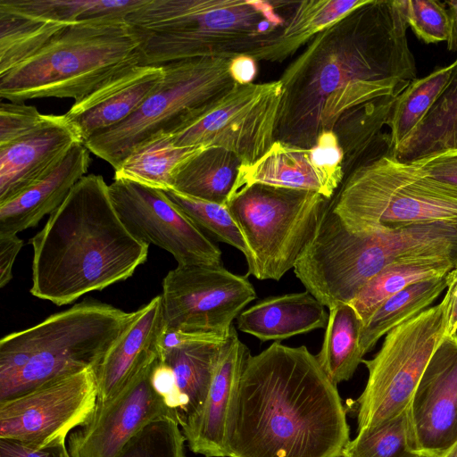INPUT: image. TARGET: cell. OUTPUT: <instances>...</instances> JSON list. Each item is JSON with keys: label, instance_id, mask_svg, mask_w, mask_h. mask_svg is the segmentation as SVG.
I'll return each mask as SVG.
<instances>
[{"label": "cell", "instance_id": "5", "mask_svg": "<svg viewBox=\"0 0 457 457\" xmlns=\"http://www.w3.org/2000/svg\"><path fill=\"white\" fill-rule=\"evenodd\" d=\"M134 315L135 312L84 300L2 337L0 402L61 377L96 370Z\"/></svg>", "mask_w": 457, "mask_h": 457}, {"label": "cell", "instance_id": "40", "mask_svg": "<svg viewBox=\"0 0 457 457\" xmlns=\"http://www.w3.org/2000/svg\"><path fill=\"white\" fill-rule=\"evenodd\" d=\"M0 457H71V454L66 438H59L45 445L0 438Z\"/></svg>", "mask_w": 457, "mask_h": 457}, {"label": "cell", "instance_id": "33", "mask_svg": "<svg viewBox=\"0 0 457 457\" xmlns=\"http://www.w3.org/2000/svg\"><path fill=\"white\" fill-rule=\"evenodd\" d=\"M147 0H0L5 5L40 19L72 24L100 18H124Z\"/></svg>", "mask_w": 457, "mask_h": 457}, {"label": "cell", "instance_id": "42", "mask_svg": "<svg viewBox=\"0 0 457 457\" xmlns=\"http://www.w3.org/2000/svg\"><path fill=\"white\" fill-rule=\"evenodd\" d=\"M23 241L15 234H0V287L12 278L14 261L22 248Z\"/></svg>", "mask_w": 457, "mask_h": 457}, {"label": "cell", "instance_id": "8", "mask_svg": "<svg viewBox=\"0 0 457 457\" xmlns=\"http://www.w3.org/2000/svg\"><path fill=\"white\" fill-rule=\"evenodd\" d=\"M230 59L195 58L162 65L163 78L127 120L100 132L84 145L116 170L145 140L172 135L236 83L228 72Z\"/></svg>", "mask_w": 457, "mask_h": 457}, {"label": "cell", "instance_id": "21", "mask_svg": "<svg viewBox=\"0 0 457 457\" xmlns=\"http://www.w3.org/2000/svg\"><path fill=\"white\" fill-rule=\"evenodd\" d=\"M166 332L161 295L135 311L134 318L95 370L96 405L112 399L136 372L161 358Z\"/></svg>", "mask_w": 457, "mask_h": 457}, {"label": "cell", "instance_id": "31", "mask_svg": "<svg viewBox=\"0 0 457 457\" xmlns=\"http://www.w3.org/2000/svg\"><path fill=\"white\" fill-rule=\"evenodd\" d=\"M457 68L451 64L413 80L396 98L388 124L389 151H395L416 129L442 95Z\"/></svg>", "mask_w": 457, "mask_h": 457}, {"label": "cell", "instance_id": "17", "mask_svg": "<svg viewBox=\"0 0 457 457\" xmlns=\"http://www.w3.org/2000/svg\"><path fill=\"white\" fill-rule=\"evenodd\" d=\"M250 354L233 326L222 346L204 403L181 428L193 453L205 457H228L230 421L239 380Z\"/></svg>", "mask_w": 457, "mask_h": 457}, {"label": "cell", "instance_id": "29", "mask_svg": "<svg viewBox=\"0 0 457 457\" xmlns=\"http://www.w3.org/2000/svg\"><path fill=\"white\" fill-rule=\"evenodd\" d=\"M446 286L445 277L420 281L383 302L361 328L360 346L363 355L389 331L428 309Z\"/></svg>", "mask_w": 457, "mask_h": 457}, {"label": "cell", "instance_id": "11", "mask_svg": "<svg viewBox=\"0 0 457 457\" xmlns=\"http://www.w3.org/2000/svg\"><path fill=\"white\" fill-rule=\"evenodd\" d=\"M282 96L279 79L236 84L171 138L180 147H220L232 152L242 165L252 164L276 141Z\"/></svg>", "mask_w": 457, "mask_h": 457}, {"label": "cell", "instance_id": "44", "mask_svg": "<svg viewBox=\"0 0 457 457\" xmlns=\"http://www.w3.org/2000/svg\"><path fill=\"white\" fill-rule=\"evenodd\" d=\"M228 72L237 85L253 83L257 75V61L246 54H240L229 60Z\"/></svg>", "mask_w": 457, "mask_h": 457}, {"label": "cell", "instance_id": "46", "mask_svg": "<svg viewBox=\"0 0 457 457\" xmlns=\"http://www.w3.org/2000/svg\"><path fill=\"white\" fill-rule=\"evenodd\" d=\"M441 457H457V441Z\"/></svg>", "mask_w": 457, "mask_h": 457}, {"label": "cell", "instance_id": "1", "mask_svg": "<svg viewBox=\"0 0 457 457\" xmlns=\"http://www.w3.org/2000/svg\"><path fill=\"white\" fill-rule=\"evenodd\" d=\"M407 28L403 0H369L314 36L279 79L276 140L312 148L356 108L399 96L418 79Z\"/></svg>", "mask_w": 457, "mask_h": 457}, {"label": "cell", "instance_id": "25", "mask_svg": "<svg viewBox=\"0 0 457 457\" xmlns=\"http://www.w3.org/2000/svg\"><path fill=\"white\" fill-rule=\"evenodd\" d=\"M239 159L220 147H202L176 170L172 189L202 200L227 204L235 185Z\"/></svg>", "mask_w": 457, "mask_h": 457}, {"label": "cell", "instance_id": "13", "mask_svg": "<svg viewBox=\"0 0 457 457\" xmlns=\"http://www.w3.org/2000/svg\"><path fill=\"white\" fill-rule=\"evenodd\" d=\"M109 195L129 232L173 255L178 265L222 266L221 251L165 194L124 179H114Z\"/></svg>", "mask_w": 457, "mask_h": 457}, {"label": "cell", "instance_id": "39", "mask_svg": "<svg viewBox=\"0 0 457 457\" xmlns=\"http://www.w3.org/2000/svg\"><path fill=\"white\" fill-rule=\"evenodd\" d=\"M50 114L23 103L0 104V145L9 144L45 124Z\"/></svg>", "mask_w": 457, "mask_h": 457}, {"label": "cell", "instance_id": "18", "mask_svg": "<svg viewBox=\"0 0 457 457\" xmlns=\"http://www.w3.org/2000/svg\"><path fill=\"white\" fill-rule=\"evenodd\" d=\"M228 337L214 333L166 330L161 361L172 374L171 411L180 428L194 417L207 395L223 345Z\"/></svg>", "mask_w": 457, "mask_h": 457}, {"label": "cell", "instance_id": "24", "mask_svg": "<svg viewBox=\"0 0 457 457\" xmlns=\"http://www.w3.org/2000/svg\"><path fill=\"white\" fill-rule=\"evenodd\" d=\"M325 306L309 291L264 298L237 318L240 331L262 342H280L327 326Z\"/></svg>", "mask_w": 457, "mask_h": 457}, {"label": "cell", "instance_id": "12", "mask_svg": "<svg viewBox=\"0 0 457 457\" xmlns=\"http://www.w3.org/2000/svg\"><path fill=\"white\" fill-rule=\"evenodd\" d=\"M161 296L166 330L228 337L256 292L246 275L223 266L178 265L163 278Z\"/></svg>", "mask_w": 457, "mask_h": 457}, {"label": "cell", "instance_id": "22", "mask_svg": "<svg viewBox=\"0 0 457 457\" xmlns=\"http://www.w3.org/2000/svg\"><path fill=\"white\" fill-rule=\"evenodd\" d=\"M89 150L74 144L46 176L13 198L0 204V234H15L35 227L64 202L72 187L86 176Z\"/></svg>", "mask_w": 457, "mask_h": 457}, {"label": "cell", "instance_id": "2", "mask_svg": "<svg viewBox=\"0 0 457 457\" xmlns=\"http://www.w3.org/2000/svg\"><path fill=\"white\" fill-rule=\"evenodd\" d=\"M350 441L337 386L305 345L250 354L230 421L228 457H341Z\"/></svg>", "mask_w": 457, "mask_h": 457}, {"label": "cell", "instance_id": "43", "mask_svg": "<svg viewBox=\"0 0 457 457\" xmlns=\"http://www.w3.org/2000/svg\"><path fill=\"white\" fill-rule=\"evenodd\" d=\"M446 293L442 300L445 322V336L457 334V265L445 276Z\"/></svg>", "mask_w": 457, "mask_h": 457}, {"label": "cell", "instance_id": "20", "mask_svg": "<svg viewBox=\"0 0 457 457\" xmlns=\"http://www.w3.org/2000/svg\"><path fill=\"white\" fill-rule=\"evenodd\" d=\"M82 142L65 114L0 145V204L21 194L53 170L71 146Z\"/></svg>", "mask_w": 457, "mask_h": 457}, {"label": "cell", "instance_id": "16", "mask_svg": "<svg viewBox=\"0 0 457 457\" xmlns=\"http://www.w3.org/2000/svg\"><path fill=\"white\" fill-rule=\"evenodd\" d=\"M160 359L136 372L107 403L96 405L89 420L69 436L71 457H115L145 426L163 416L173 418L152 384Z\"/></svg>", "mask_w": 457, "mask_h": 457}, {"label": "cell", "instance_id": "10", "mask_svg": "<svg viewBox=\"0 0 457 457\" xmlns=\"http://www.w3.org/2000/svg\"><path fill=\"white\" fill-rule=\"evenodd\" d=\"M445 336L443 302L386 335L377 354L362 361L369 375L362 393L353 402L356 434L378 427L405 411Z\"/></svg>", "mask_w": 457, "mask_h": 457}, {"label": "cell", "instance_id": "34", "mask_svg": "<svg viewBox=\"0 0 457 457\" xmlns=\"http://www.w3.org/2000/svg\"><path fill=\"white\" fill-rule=\"evenodd\" d=\"M369 0H304L296 2L283 31L287 51L294 54L314 36L333 26Z\"/></svg>", "mask_w": 457, "mask_h": 457}, {"label": "cell", "instance_id": "38", "mask_svg": "<svg viewBox=\"0 0 457 457\" xmlns=\"http://www.w3.org/2000/svg\"><path fill=\"white\" fill-rule=\"evenodd\" d=\"M408 26L427 44L447 41L451 17L445 3L437 0H403Z\"/></svg>", "mask_w": 457, "mask_h": 457}, {"label": "cell", "instance_id": "14", "mask_svg": "<svg viewBox=\"0 0 457 457\" xmlns=\"http://www.w3.org/2000/svg\"><path fill=\"white\" fill-rule=\"evenodd\" d=\"M97 385L94 369L52 380L0 402V438L45 445L66 438L95 411Z\"/></svg>", "mask_w": 457, "mask_h": 457}, {"label": "cell", "instance_id": "30", "mask_svg": "<svg viewBox=\"0 0 457 457\" xmlns=\"http://www.w3.org/2000/svg\"><path fill=\"white\" fill-rule=\"evenodd\" d=\"M457 132V68L442 95L416 129L392 152L401 161H412L451 149Z\"/></svg>", "mask_w": 457, "mask_h": 457}, {"label": "cell", "instance_id": "4", "mask_svg": "<svg viewBox=\"0 0 457 457\" xmlns=\"http://www.w3.org/2000/svg\"><path fill=\"white\" fill-rule=\"evenodd\" d=\"M285 2L265 0H147L124 20L137 43L139 64L162 66L195 59L282 62Z\"/></svg>", "mask_w": 457, "mask_h": 457}, {"label": "cell", "instance_id": "32", "mask_svg": "<svg viewBox=\"0 0 457 457\" xmlns=\"http://www.w3.org/2000/svg\"><path fill=\"white\" fill-rule=\"evenodd\" d=\"M68 25L23 13L0 2V74L31 56Z\"/></svg>", "mask_w": 457, "mask_h": 457}, {"label": "cell", "instance_id": "15", "mask_svg": "<svg viewBox=\"0 0 457 457\" xmlns=\"http://www.w3.org/2000/svg\"><path fill=\"white\" fill-rule=\"evenodd\" d=\"M405 413L412 453L441 457L457 441V334L444 337Z\"/></svg>", "mask_w": 457, "mask_h": 457}, {"label": "cell", "instance_id": "41", "mask_svg": "<svg viewBox=\"0 0 457 457\" xmlns=\"http://www.w3.org/2000/svg\"><path fill=\"white\" fill-rule=\"evenodd\" d=\"M416 161L434 178L457 185V148L433 153Z\"/></svg>", "mask_w": 457, "mask_h": 457}, {"label": "cell", "instance_id": "48", "mask_svg": "<svg viewBox=\"0 0 457 457\" xmlns=\"http://www.w3.org/2000/svg\"><path fill=\"white\" fill-rule=\"evenodd\" d=\"M413 457H422V456H419V455H416V454H415Z\"/></svg>", "mask_w": 457, "mask_h": 457}, {"label": "cell", "instance_id": "19", "mask_svg": "<svg viewBox=\"0 0 457 457\" xmlns=\"http://www.w3.org/2000/svg\"><path fill=\"white\" fill-rule=\"evenodd\" d=\"M162 78V66H130L74 102L65 116L84 142L131 116Z\"/></svg>", "mask_w": 457, "mask_h": 457}, {"label": "cell", "instance_id": "26", "mask_svg": "<svg viewBox=\"0 0 457 457\" xmlns=\"http://www.w3.org/2000/svg\"><path fill=\"white\" fill-rule=\"evenodd\" d=\"M457 261L442 256L410 258L390 264L374 276L349 303L364 324L386 299L408 286L445 277Z\"/></svg>", "mask_w": 457, "mask_h": 457}, {"label": "cell", "instance_id": "28", "mask_svg": "<svg viewBox=\"0 0 457 457\" xmlns=\"http://www.w3.org/2000/svg\"><path fill=\"white\" fill-rule=\"evenodd\" d=\"M201 148L177 146L171 135L154 136L129 154L114 170V179H129L163 191L172 189L178 168Z\"/></svg>", "mask_w": 457, "mask_h": 457}, {"label": "cell", "instance_id": "27", "mask_svg": "<svg viewBox=\"0 0 457 457\" xmlns=\"http://www.w3.org/2000/svg\"><path fill=\"white\" fill-rule=\"evenodd\" d=\"M363 323L350 303L329 309L318 361L333 384L349 380L363 361L360 337Z\"/></svg>", "mask_w": 457, "mask_h": 457}, {"label": "cell", "instance_id": "3", "mask_svg": "<svg viewBox=\"0 0 457 457\" xmlns=\"http://www.w3.org/2000/svg\"><path fill=\"white\" fill-rule=\"evenodd\" d=\"M29 243L30 293L58 306L126 280L146 261L149 249L126 228L109 185L96 174L77 182Z\"/></svg>", "mask_w": 457, "mask_h": 457}, {"label": "cell", "instance_id": "36", "mask_svg": "<svg viewBox=\"0 0 457 457\" xmlns=\"http://www.w3.org/2000/svg\"><path fill=\"white\" fill-rule=\"evenodd\" d=\"M406 411V410H405ZM409 446L405 411L378 427L356 434L341 457H413Z\"/></svg>", "mask_w": 457, "mask_h": 457}, {"label": "cell", "instance_id": "7", "mask_svg": "<svg viewBox=\"0 0 457 457\" xmlns=\"http://www.w3.org/2000/svg\"><path fill=\"white\" fill-rule=\"evenodd\" d=\"M330 206L354 232L457 223V185L434 178L416 160L401 161L388 150L357 167Z\"/></svg>", "mask_w": 457, "mask_h": 457}, {"label": "cell", "instance_id": "35", "mask_svg": "<svg viewBox=\"0 0 457 457\" xmlns=\"http://www.w3.org/2000/svg\"><path fill=\"white\" fill-rule=\"evenodd\" d=\"M164 192L200 228L206 229L218 240L234 246L245 258L248 256L244 236L226 204L195 198L174 189Z\"/></svg>", "mask_w": 457, "mask_h": 457}, {"label": "cell", "instance_id": "47", "mask_svg": "<svg viewBox=\"0 0 457 457\" xmlns=\"http://www.w3.org/2000/svg\"><path fill=\"white\" fill-rule=\"evenodd\" d=\"M453 148H457V132H456L455 137H454Z\"/></svg>", "mask_w": 457, "mask_h": 457}, {"label": "cell", "instance_id": "37", "mask_svg": "<svg viewBox=\"0 0 457 457\" xmlns=\"http://www.w3.org/2000/svg\"><path fill=\"white\" fill-rule=\"evenodd\" d=\"M185 443L178 421L163 416L137 432L115 457H185Z\"/></svg>", "mask_w": 457, "mask_h": 457}, {"label": "cell", "instance_id": "9", "mask_svg": "<svg viewBox=\"0 0 457 457\" xmlns=\"http://www.w3.org/2000/svg\"><path fill=\"white\" fill-rule=\"evenodd\" d=\"M331 200L319 193L254 184L234 193L227 206L248 247V271L278 281L294 269Z\"/></svg>", "mask_w": 457, "mask_h": 457}, {"label": "cell", "instance_id": "23", "mask_svg": "<svg viewBox=\"0 0 457 457\" xmlns=\"http://www.w3.org/2000/svg\"><path fill=\"white\" fill-rule=\"evenodd\" d=\"M343 177L320 168L312 159L311 148L276 140L256 162L240 164L230 196L243 187L262 184L312 191L331 200Z\"/></svg>", "mask_w": 457, "mask_h": 457}, {"label": "cell", "instance_id": "45", "mask_svg": "<svg viewBox=\"0 0 457 457\" xmlns=\"http://www.w3.org/2000/svg\"><path fill=\"white\" fill-rule=\"evenodd\" d=\"M451 17V30L448 40L446 41L447 49L452 52H457V0H448L445 2Z\"/></svg>", "mask_w": 457, "mask_h": 457}, {"label": "cell", "instance_id": "6", "mask_svg": "<svg viewBox=\"0 0 457 457\" xmlns=\"http://www.w3.org/2000/svg\"><path fill=\"white\" fill-rule=\"evenodd\" d=\"M139 61L137 43L124 18L72 23L0 74V96L14 103L46 97L77 102Z\"/></svg>", "mask_w": 457, "mask_h": 457}]
</instances>
